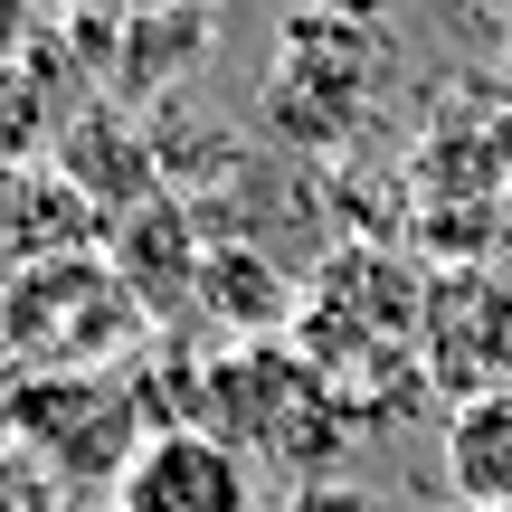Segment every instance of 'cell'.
Returning a JSON list of instances; mask_svg holds the SVG:
<instances>
[{"label":"cell","mask_w":512,"mask_h":512,"mask_svg":"<svg viewBox=\"0 0 512 512\" xmlns=\"http://www.w3.org/2000/svg\"><path fill=\"white\" fill-rule=\"evenodd\" d=\"M38 19H48L38 0H0V67H19V57L38 48Z\"/></svg>","instance_id":"cell-7"},{"label":"cell","mask_w":512,"mask_h":512,"mask_svg":"<svg viewBox=\"0 0 512 512\" xmlns=\"http://www.w3.org/2000/svg\"><path fill=\"white\" fill-rule=\"evenodd\" d=\"M200 304H219L238 332H275L285 323V285L238 247H200Z\"/></svg>","instance_id":"cell-5"},{"label":"cell","mask_w":512,"mask_h":512,"mask_svg":"<svg viewBox=\"0 0 512 512\" xmlns=\"http://www.w3.org/2000/svg\"><path fill=\"white\" fill-rule=\"evenodd\" d=\"M105 512H256V475L228 456L209 427H152L133 437L124 475H114V503Z\"/></svg>","instance_id":"cell-3"},{"label":"cell","mask_w":512,"mask_h":512,"mask_svg":"<svg viewBox=\"0 0 512 512\" xmlns=\"http://www.w3.org/2000/svg\"><path fill=\"white\" fill-rule=\"evenodd\" d=\"M503 256H512V200H503Z\"/></svg>","instance_id":"cell-10"},{"label":"cell","mask_w":512,"mask_h":512,"mask_svg":"<svg viewBox=\"0 0 512 512\" xmlns=\"http://www.w3.org/2000/svg\"><path fill=\"white\" fill-rule=\"evenodd\" d=\"M48 19H86V10H124V0H38Z\"/></svg>","instance_id":"cell-8"},{"label":"cell","mask_w":512,"mask_h":512,"mask_svg":"<svg viewBox=\"0 0 512 512\" xmlns=\"http://www.w3.org/2000/svg\"><path fill=\"white\" fill-rule=\"evenodd\" d=\"M48 133H57V114H48V67H38V48H29L19 67H0V171H29Z\"/></svg>","instance_id":"cell-6"},{"label":"cell","mask_w":512,"mask_h":512,"mask_svg":"<svg viewBox=\"0 0 512 512\" xmlns=\"http://www.w3.org/2000/svg\"><path fill=\"white\" fill-rule=\"evenodd\" d=\"M446 494L475 512H512V389L446 408Z\"/></svg>","instance_id":"cell-4"},{"label":"cell","mask_w":512,"mask_h":512,"mask_svg":"<svg viewBox=\"0 0 512 512\" xmlns=\"http://www.w3.org/2000/svg\"><path fill=\"white\" fill-rule=\"evenodd\" d=\"M190 427H209L247 475L275 465V475H294V484H323L332 465H342V446H351V399L294 342L285 351L247 342V351H228V361L200 370V418Z\"/></svg>","instance_id":"cell-1"},{"label":"cell","mask_w":512,"mask_h":512,"mask_svg":"<svg viewBox=\"0 0 512 512\" xmlns=\"http://www.w3.org/2000/svg\"><path fill=\"white\" fill-rule=\"evenodd\" d=\"M0 512H38V503H29V494H10V484H0Z\"/></svg>","instance_id":"cell-9"},{"label":"cell","mask_w":512,"mask_h":512,"mask_svg":"<svg viewBox=\"0 0 512 512\" xmlns=\"http://www.w3.org/2000/svg\"><path fill=\"white\" fill-rule=\"evenodd\" d=\"M418 370L446 399H494L512 389V256L427 275V323H418Z\"/></svg>","instance_id":"cell-2"}]
</instances>
